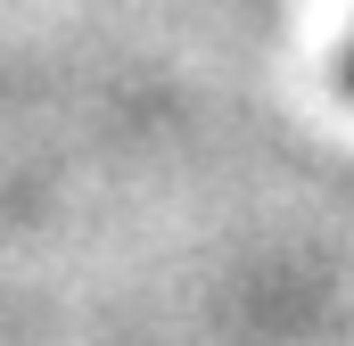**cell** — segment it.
<instances>
[{
	"instance_id": "obj_1",
	"label": "cell",
	"mask_w": 354,
	"mask_h": 346,
	"mask_svg": "<svg viewBox=\"0 0 354 346\" xmlns=\"http://www.w3.org/2000/svg\"><path fill=\"white\" fill-rule=\"evenodd\" d=\"M346 91H354V50H346Z\"/></svg>"
}]
</instances>
